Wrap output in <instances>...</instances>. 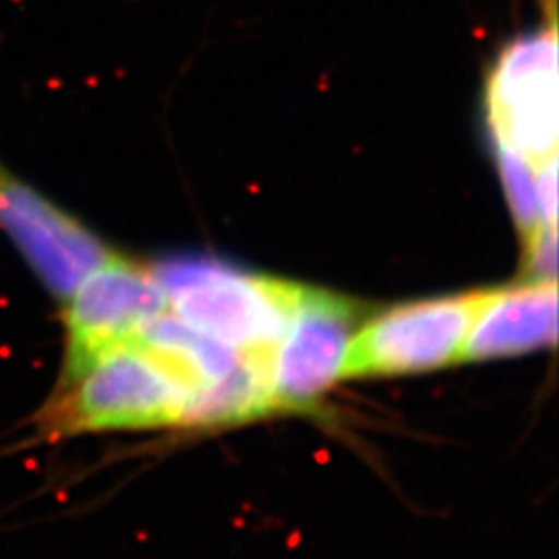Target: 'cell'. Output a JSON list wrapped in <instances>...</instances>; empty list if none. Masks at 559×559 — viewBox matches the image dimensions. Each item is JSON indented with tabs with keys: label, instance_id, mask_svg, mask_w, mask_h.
<instances>
[{
	"label": "cell",
	"instance_id": "obj_1",
	"mask_svg": "<svg viewBox=\"0 0 559 559\" xmlns=\"http://www.w3.org/2000/svg\"><path fill=\"white\" fill-rule=\"evenodd\" d=\"M189 394L177 365L138 340L62 376L40 425L55 438L179 425Z\"/></svg>",
	"mask_w": 559,
	"mask_h": 559
},
{
	"label": "cell",
	"instance_id": "obj_2",
	"mask_svg": "<svg viewBox=\"0 0 559 559\" xmlns=\"http://www.w3.org/2000/svg\"><path fill=\"white\" fill-rule=\"evenodd\" d=\"M152 274L173 316L239 353H272L300 293L299 284L214 258H173Z\"/></svg>",
	"mask_w": 559,
	"mask_h": 559
},
{
	"label": "cell",
	"instance_id": "obj_3",
	"mask_svg": "<svg viewBox=\"0 0 559 559\" xmlns=\"http://www.w3.org/2000/svg\"><path fill=\"white\" fill-rule=\"evenodd\" d=\"M168 309L152 270L110 253L62 299L64 365L71 376L104 353L138 342Z\"/></svg>",
	"mask_w": 559,
	"mask_h": 559
},
{
	"label": "cell",
	"instance_id": "obj_4",
	"mask_svg": "<svg viewBox=\"0 0 559 559\" xmlns=\"http://www.w3.org/2000/svg\"><path fill=\"white\" fill-rule=\"evenodd\" d=\"M493 141L533 164L558 154V38L556 25L510 41L487 83Z\"/></svg>",
	"mask_w": 559,
	"mask_h": 559
},
{
	"label": "cell",
	"instance_id": "obj_5",
	"mask_svg": "<svg viewBox=\"0 0 559 559\" xmlns=\"http://www.w3.org/2000/svg\"><path fill=\"white\" fill-rule=\"evenodd\" d=\"M485 293L420 300L369 321L348 344L342 376H400L460 359Z\"/></svg>",
	"mask_w": 559,
	"mask_h": 559
},
{
	"label": "cell",
	"instance_id": "obj_6",
	"mask_svg": "<svg viewBox=\"0 0 559 559\" xmlns=\"http://www.w3.org/2000/svg\"><path fill=\"white\" fill-rule=\"evenodd\" d=\"M0 230L41 284L67 299L112 251L83 222L0 160Z\"/></svg>",
	"mask_w": 559,
	"mask_h": 559
},
{
	"label": "cell",
	"instance_id": "obj_7",
	"mask_svg": "<svg viewBox=\"0 0 559 559\" xmlns=\"http://www.w3.org/2000/svg\"><path fill=\"white\" fill-rule=\"evenodd\" d=\"M357 307L338 295L300 286L286 330L270 355L274 406H311L344 373Z\"/></svg>",
	"mask_w": 559,
	"mask_h": 559
},
{
	"label": "cell",
	"instance_id": "obj_8",
	"mask_svg": "<svg viewBox=\"0 0 559 559\" xmlns=\"http://www.w3.org/2000/svg\"><path fill=\"white\" fill-rule=\"evenodd\" d=\"M558 338L556 282H528L516 288L487 290L464 340L460 359L514 357Z\"/></svg>",
	"mask_w": 559,
	"mask_h": 559
},
{
	"label": "cell",
	"instance_id": "obj_9",
	"mask_svg": "<svg viewBox=\"0 0 559 559\" xmlns=\"http://www.w3.org/2000/svg\"><path fill=\"white\" fill-rule=\"evenodd\" d=\"M270 355L272 353H245L230 373L193 388L180 423H245L276 408L270 380Z\"/></svg>",
	"mask_w": 559,
	"mask_h": 559
},
{
	"label": "cell",
	"instance_id": "obj_10",
	"mask_svg": "<svg viewBox=\"0 0 559 559\" xmlns=\"http://www.w3.org/2000/svg\"><path fill=\"white\" fill-rule=\"evenodd\" d=\"M498 166H500L501 182L510 201L514 221L519 224L524 237H528L535 228L547 226L540 224L539 205H537V189H535V173L533 162L520 156L519 152L496 143Z\"/></svg>",
	"mask_w": 559,
	"mask_h": 559
},
{
	"label": "cell",
	"instance_id": "obj_11",
	"mask_svg": "<svg viewBox=\"0 0 559 559\" xmlns=\"http://www.w3.org/2000/svg\"><path fill=\"white\" fill-rule=\"evenodd\" d=\"M526 267L533 282H556L558 235L556 226H539L526 237Z\"/></svg>",
	"mask_w": 559,
	"mask_h": 559
},
{
	"label": "cell",
	"instance_id": "obj_12",
	"mask_svg": "<svg viewBox=\"0 0 559 559\" xmlns=\"http://www.w3.org/2000/svg\"><path fill=\"white\" fill-rule=\"evenodd\" d=\"M535 189L540 224L556 226L558 222V154L535 164Z\"/></svg>",
	"mask_w": 559,
	"mask_h": 559
}]
</instances>
